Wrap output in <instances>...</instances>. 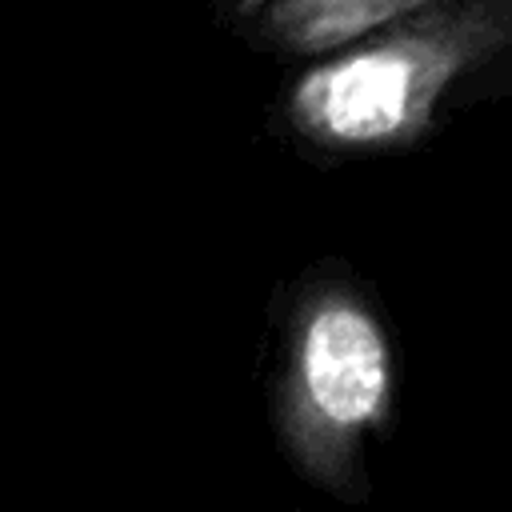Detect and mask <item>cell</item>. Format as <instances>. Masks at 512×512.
<instances>
[{"label":"cell","instance_id":"cell-2","mask_svg":"<svg viewBox=\"0 0 512 512\" xmlns=\"http://www.w3.org/2000/svg\"><path fill=\"white\" fill-rule=\"evenodd\" d=\"M392 408V344L372 304L344 284L308 288L288 320L276 376V436L328 496H364V448Z\"/></svg>","mask_w":512,"mask_h":512},{"label":"cell","instance_id":"cell-1","mask_svg":"<svg viewBox=\"0 0 512 512\" xmlns=\"http://www.w3.org/2000/svg\"><path fill=\"white\" fill-rule=\"evenodd\" d=\"M500 96H512V0H436L304 60L276 124L316 156H380Z\"/></svg>","mask_w":512,"mask_h":512},{"label":"cell","instance_id":"cell-3","mask_svg":"<svg viewBox=\"0 0 512 512\" xmlns=\"http://www.w3.org/2000/svg\"><path fill=\"white\" fill-rule=\"evenodd\" d=\"M424 4H436V0H272L236 36L252 52L304 64Z\"/></svg>","mask_w":512,"mask_h":512},{"label":"cell","instance_id":"cell-4","mask_svg":"<svg viewBox=\"0 0 512 512\" xmlns=\"http://www.w3.org/2000/svg\"><path fill=\"white\" fill-rule=\"evenodd\" d=\"M272 0H212V16H216V24L220 28H228L232 36L256 16V12H264Z\"/></svg>","mask_w":512,"mask_h":512}]
</instances>
